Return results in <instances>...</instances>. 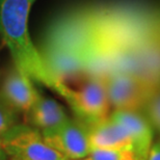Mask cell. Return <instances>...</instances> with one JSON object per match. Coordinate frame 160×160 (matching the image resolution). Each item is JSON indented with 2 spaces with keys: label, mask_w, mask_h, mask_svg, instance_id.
Segmentation results:
<instances>
[{
  "label": "cell",
  "mask_w": 160,
  "mask_h": 160,
  "mask_svg": "<svg viewBox=\"0 0 160 160\" xmlns=\"http://www.w3.org/2000/svg\"><path fill=\"white\" fill-rule=\"evenodd\" d=\"M19 113L0 97V136L19 124Z\"/></svg>",
  "instance_id": "cell-12"
},
{
  "label": "cell",
  "mask_w": 160,
  "mask_h": 160,
  "mask_svg": "<svg viewBox=\"0 0 160 160\" xmlns=\"http://www.w3.org/2000/svg\"><path fill=\"white\" fill-rule=\"evenodd\" d=\"M88 127L91 148H116L133 151L132 142L123 127L109 117Z\"/></svg>",
  "instance_id": "cell-8"
},
{
  "label": "cell",
  "mask_w": 160,
  "mask_h": 160,
  "mask_svg": "<svg viewBox=\"0 0 160 160\" xmlns=\"http://www.w3.org/2000/svg\"><path fill=\"white\" fill-rule=\"evenodd\" d=\"M41 133L51 148L68 160L88 157L91 143L88 127L81 122L68 119L57 127Z\"/></svg>",
  "instance_id": "cell-5"
},
{
  "label": "cell",
  "mask_w": 160,
  "mask_h": 160,
  "mask_svg": "<svg viewBox=\"0 0 160 160\" xmlns=\"http://www.w3.org/2000/svg\"><path fill=\"white\" fill-rule=\"evenodd\" d=\"M76 160H92V159H91L89 157H85V158H82V159H76Z\"/></svg>",
  "instance_id": "cell-15"
},
{
  "label": "cell",
  "mask_w": 160,
  "mask_h": 160,
  "mask_svg": "<svg viewBox=\"0 0 160 160\" xmlns=\"http://www.w3.org/2000/svg\"><path fill=\"white\" fill-rule=\"evenodd\" d=\"M40 96L31 78L16 67L9 70L2 83L0 97L18 113L25 114Z\"/></svg>",
  "instance_id": "cell-7"
},
{
  "label": "cell",
  "mask_w": 160,
  "mask_h": 160,
  "mask_svg": "<svg viewBox=\"0 0 160 160\" xmlns=\"http://www.w3.org/2000/svg\"><path fill=\"white\" fill-rule=\"evenodd\" d=\"M34 1L0 0V34L8 47L16 68L60 95L63 84L48 71L28 32V16Z\"/></svg>",
  "instance_id": "cell-1"
},
{
  "label": "cell",
  "mask_w": 160,
  "mask_h": 160,
  "mask_svg": "<svg viewBox=\"0 0 160 160\" xmlns=\"http://www.w3.org/2000/svg\"><path fill=\"white\" fill-rule=\"evenodd\" d=\"M88 157L92 160H136L133 151L116 148H91Z\"/></svg>",
  "instance_id": "cell-11"
},
{
  "label": "cell",
  "mask_w": 160,
  "mask_h": 160,
  "mask_svg": "<svg viewBox=\"0 0 160 160\" xmlns=\"http://www.w3.org/2000/svg\"><path fill=\"white\" fill-rule=\"evenodd\" d=\"M147 160H160V139L153 142Z\"/></svg>",
  "instance_id": "cell-13"
},
{
  "label": "cell",
  "mask_w": 160,
  "mask_h": 160,
  "mask_svg": "<svg viewBox=\"0 0 160 160\" xmlns=\"http://www.w3.org/2000/svg\"><path fill=\"white\" fill-rule=\"evenodd\" d=\"M0 160H8V156L5 154V151L3 149L2 142H1V138H0Z\"/></svg>",
  "instance_id": "cell-14"
},
{
  "label": "cell",
  "mask_w": 160,
  "mask_h": 160,
  "mask_svg": "<svg viewBox=\"0 0 160 160\" xmlns=\"http://www.w3.org/2000/svg\"><path fill=\"white\" fill-rule=\"evenodd\" d=\"M8 160H68L46 142L41 131L17 124L0 136Z\"/></svg>",
  "instance_id": "cell-3"
},
{
  "label": "cell",
  "mask_w": 160,
  "mask_h": 160,
  "mask_svg": "<svg viewBox=\"0 0 160 160\" xmlns=\"http://www.w3.org/2000/svg\"><path fill=\"white\" fill-rule=\"evenodd\" d=\"M140 110L153 129L160 133V85L151 88Z\"/></svg>",
  "instance_id": "cell-10"
},
{
  "label": "cell",
  "mask_w": 160,
  "mask_h": 160,
  "mask_svg": "<svg viewBox=\"0 0 160 160\" xmlns=\"http://www.w3.org/2000/svg\"><path fill=\"white\" fill-rule=\"evenodd\" d=\"M24 117L26 122L25 124L36 128L41 132L57 127L70 119L65 108L58 102L41 94L33 106L24 114Z\"/></svg>",
  "instance_id": "cell-9"
},
{
  "label": "cell",
  "mask_w": 160,
  "mask_h": 160,
  "mask_svg": "<svg viewBox=\"0 0 160 160\" xmlns=\"http://www.w3.org/2000/svg\"><path fill=\"white\" fill-rule=\"evenodd\" d=\"M109 118L128 133L136 160L148 159L154 142V129L140 110H114Z\"/></svg>",
  "instance_id": "cell-6"
},
{
  "label": "cell",
  "mask_w": 160,
  "mask_h": 160,
  "mask_svg": "<svg viewBox=\"0 0 160 160\" xmlns=\"http://www.w3.org/2000/svg\"><path fill=\"white\" fill-rule=\"evenodd\" d=\"M60 96L84 125L103 121L110 114V105L101 75L89 74L76 88L63 84Z\"/></svg>",
  "instance_id": "cell-2"
},
{
  "label": "cell",
  "mask_w": 160,
  "mask_h": 160,
  "mask_svg": "<svg viewBox=\"0 0 160 160\" xmlns=\"http://www.w3.org/2000/svg\"><path fill=\"white\" fill-rule=\"evenodd\" d=\"M110 108L114 110H140L153 86L130 72L110 71L103 75Z\"/></svg>",
  "instance_id": "cell-4"
}]
</instances>
